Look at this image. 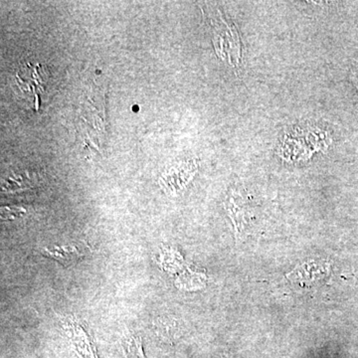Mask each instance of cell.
<instances>
[{
	"label": "cell",
	"mask_w": 358,
	"mask_h": 358,
	"mask_svg": "<svg viewBox=\"0 0 358 358\" xmlns=\"http://www.w3.org/2000/svg\"><path fill=\"white\" fill-rule=\"evenodd\" d=\"M45 254L56 259L61 263L70 264L75 262L84 255V250L78 245H64V246H54L52 248H45Z\"/></svg>",
	"instance_id": "obj_1"
},
{
	"label": "cell",
	"mask_w": 358,
	"mask_h": 358,
	"mask_svg": "<svg viewBox=\"0 0 358 358\" xmlns=\"http://www.w3.org/2000/svg\"><path fill=\"white\" fill-rule=\"evenodd\" d=\"M173 322H167V320H159L157 324H155V331L162 341H173L176 334V326Z\"/></svg>",
	"instance_id": "obj_2"
},
{
	"label": "cell",
	"mask_w": 358,
	"mask_h": 358,
	"mask_svg": "<svg viewBox=\"0 0 358 358\" xmlns=\"http://www.w3.org/2000/svg\"><path fill=\"white\" fill-rule=\"evenodd\" d=\"M124 350H126L127 358H145L141 350V338L136 336H131L128 339L124 345Z\"/></svg>",
	"instance_id": "obj_3"
}]
</instances>
